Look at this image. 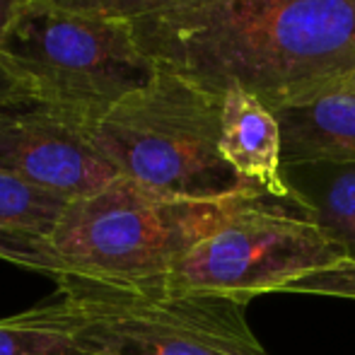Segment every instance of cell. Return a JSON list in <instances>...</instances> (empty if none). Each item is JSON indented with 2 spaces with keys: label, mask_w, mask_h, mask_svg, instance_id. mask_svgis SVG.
Segmentation results:
<instances>
[{
  "label": "cell",
  "mask_w": 355,
  "mask_h": 355,
  "mask_svg": "<svg viewBox=\"0 0 355 355\" xmlns=\"http://www.w3.org/2000/svg\"><path fill=\"white\" fill-rule=\"evenodd\" d=\"M133 32L159 68L273 112L355 78V0H191Z\"/></svg>",
  "instance_id": "obj_1"
},
{
  "label": "cell",
  "mask_w": 355,
  "mask_h": 355,
  "mask_svg": "<svg viewBox=\"0 0 355 355\" xmlns=\"http://www.w3.org/2000/svg\"><path fill=\"white\" fill-rule=\"evenodd\" d=\"M119 177L177 198H227L261 189L220 153L223 97L159 68L155 78L85 123Z\"/></svg>",
  "instance_id": "obj_2"
},
{
  "label": "cell",
  "mask_w": 355,
  "mask_h": 355,
  "mask_svg": "<svg viewBox=\"0 0 355 355\" xmlns=\"http://www.w3.org/2000/svg\"><path fill=\"white\" fill-rule=\"evenodd\" d=\"M261 193L177 198L119 177L102 191L68 203L49 244L68 268V281L159 283L198 242Z\"/></svg>",
  "instance_id": "obj_3"
},
{
  "label": "cell",
  "mask_w": 355,
  "mask_h": 355,
  "mask_svg": "<svg viewBox=\"0 0 355 355\" xmlns=\"http://www.w3.org/2000/svg\"><path fill=\"white\" fill-rule=\"evenodd\" d=\"M32 314L71 336L85 355H268L249 329L244 302L174 293L162 281H66Z\"/></svg>",
  "instance_id": "obj_4"
},
{
  "label": "cell",
  "mask_w": 355,
  "mask_h": 355,
  "mask_svg": "<svg viewBox=\"0 0 355 355\" xmlns=\"http://www.w3.org/2000/svg\"><path fill=\"white\" fill-rule=\"evenodd\" d=\"M3 58L27 97L68 112L83 126L157 73L133 22L53 0H19L3 34Z\"/></svg>",
  "instance_id": "obj_5"
},
{
  "label": "cell",
  "mask_w": 355,
  "mask_h": 355,
  "mask_svg": "<svg viewBox=\"0 0 355 355\" xmlns=\"http://www.w3.org/2000/svg\"><path fill=\"white\" fill-rule=\"evenodd\" d=\"M346 257L348 249L295 191L285 198L261 193L198 242L162 283L174 293L249 304Z\"/></svg>",
  "instance_id": "obj_6"
},
{
  "label": "cell",
  "mask_w": 355,
  "mask_h": 355,
  "mask_svg": "<svg viewBox=\"0 0 355 355\" xmlns=\"http://www.w3.org/2000/svg\"><path fill=\"white\" fill-rule=\"evenodd\" d=\"M0 169L66 201L92 196L119 179L80 119L32 97L0 104Z\"/></svg>",
  "instance_id": "obj_7"
},
{
  "label": "cell",
  "mask_w": 355,
  "mask_h": 355,
  "mask_svg": "<svg viewBox=\"0 0 355 355\" xmlns=\"http://www.w3.org/2000/svg\"><path fill=\"white\" fill-rule=\"evenodd\" d=\"M220 153L252 187L271 196H293L285 179L281 121L254 92L232 87L223 94Z\"/></svg>",
  "instance_id": "obj_8"
},
{
  "label": "cell",
  "mask_w": 355,
  "mask_h": 355,
  "mask_svg": "<svg viewBox=\"0 0 355 355\" xmlns=\"http://www.w3.org/2000/svg\"><path fill=\"white\" fill-rule=\"evenodd\" d=\"M283 131V164H355V89L334 85L276 109Z\"/></svg>",
  "instance_id": "obj_9"
},
{
  "label": "cell",
  "mask_w": 355,
  "mask_h": 355,
  "mask_svg": "<svg viewBox=\"0 0 355 355\" xmlns=\"http://www.w3.org/2000/svg\"><path fill=\"white\" fill-rule=\"evenodd\" d=\"M285 179L355 259V164H288Z\"/></svg>",
  "instance_id": "obj_10"
},
{
  "label": "cell",
  "mask_w": 355,
  "mask_h": 355,
  "mask_svg": "<svg viewBox=\"0 0 355 355\" xmlns=\"http://www.w3.org/2000/svg\"><path fill=\"white\" fill-rule=\"evenodd\" d=\"M68 203L71 201L0 169V234L49 242Z\"/></svg>",
  "instance_id": "obj_11"
},
{
  "label": "cell",
  "mask_w": 355,
  "mask_h": 355,
  "mask_svg": "<svg viewBox=\"0 0 355 355\" xmlns=\"http://www.w3.org/2000/svg\"><path fill=\"white\" fill-rule=\"evenodd\" d=\"M0 355H85L71 336L39 322L32 309L0 319Z\"/></svg>",
  "instance_id": "obj_12"
},
{
  "label": "cell",
  "mask_w": 355,
  "mask_h": 355,
  "mask_svg": "<svg viewBox=\"0 0 355 355\" xmlns=\"http://www.w3.org/2000/svg\"><path fill=\"white\" fill-rule=\"evenodd\" d=\"M0 259L15 263V266H19V268L39 273V276L51 278L56 285L68 281V268L63 266L61 259L53 254L49 242L0 234Z\"/></svg>",
  "instance_id": "obj_13"
},
{
  "label": "cell",
  "mask_w": 355,
  "mask_h": 355,
  "mask_svg": "<svg viewBox=\"0 0 355 355\" xmlns=\"http://www.w3.org/2000/svg\"><path fill=\"white\" fill-rule=\"evenodd\" d=\"M281 293L288 295H327V297L355 300V259L346 257L336 266L309 273L288 283Z\"/></svg>",
  "instance_id": "obj_14"
},
{
  "label": "cell",
  "mask_w": 355,
  "mask_h": 355,
  "mask_svg": "<svg viewBox=\"0 0 355 355\" xmlns=\"http://www.w3.org/2000/svg\"><path fill=\"white\" fill-rule=\"evenodd\" d=\"M53 3L73 10H85V12L126 19V22H138V19L167 12V10H174L191 0H53Z\"/></svg>",
  "instance_id": "obj_15"
},
{
  "label": "cell",
  "mask_w": 355,
  "mask_h": 355,
  "mask_svg": "<svg viewBox=\"0 0 355 355\" xmlns=\"http://www.w3.org/2000/svg\"><path fill=\"white\" fill-rule=\"evenodd\" d=\"M19 0H0V104L17 102V99H27V92L22 89V85L15 80V75L10 73V68L5 66L3 58V34L8 27L10 17H12L15 8Z\"/></svg>",
  "instance_id": "obj_16"
},
{
  "label": "cell",
  "mask_w": 355,
  "mask_h": 355,
  "mask_svg": "<svg viewBox=\"0 0 355 355\" xmlns=\"http://www.w3.org/2000/svg\"><path fill=\"white\" fill-rule=\"evenodd\" d=\"M348 85H351V87L355 89V78H351V80H348Z\"/></svg>",
  "instance_id": "obj_17"
}]
</instances>
